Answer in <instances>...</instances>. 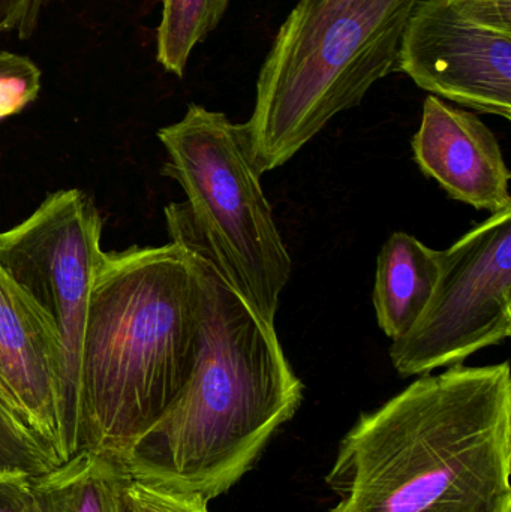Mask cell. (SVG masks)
I'll return each mask as SVG.
<instances>
[{
	"mask_svg": "<svg viewBox=\"0 0 511 512\" xmlns=\"http://www.w3.org/2000/svg\"><path fill=\"white\" fill-rule=\"evenodd\" d=\"M161 174L179 183L195 224L261 316L275 325L293 261L246 143L242 125L191 104L158 131Z\"/></svg>",
	"mask_w": 511,
	"mask_h": 512,
	"instance_id": "5",
	"label": "cell"
},
{
	"mask_svg": "<svg viewBox=\"0 0 511 512\" xmlns=\"http://www.w3.org/2000/svg\"><path fill=\"white\" fill-rule=\"evenodd\" d=\"M441 270V252L407 233L389 237L377 259L374 307L377 321L395 342L408 333L431 300Z\"/></svg>",
	"mask_w": 511,
	"mask_h": 512,
	"instance_id": "11",
	"label": "cell"
},
{
	"mask_svg": "<svg viewBox=\"0 0 511 512\" xmlns=\"http://www.w3.org/2000/svg\"><path fill=\"white\" fill-rule=\"evenodd\" d=\"M0 390L60 463L68 462L62 349L36 304L0 267Z\"/></svg>",
	"mask_w": 511,
	"mask_h": 512,
	"instance_id": "9",
	"label": "cell"
},
{
	"mask_svg": "<svg viewBox=\"0 0 511 512\" xmlns=\"http://www.w3.org/2000/svg\"><path fill=\"white\" fill-rule=\"evenodd\" d=\"M411 144L422 173L453 200L492 215L511 209V174L503 150L476 114L429 95Z\"/></svg>",
	"mask_w": 511,
	"mask_h": 512,
	"instance_id": "10",
	"label": "cell"
},
{
	"mask_svg": "<svg viewBox=\"0 0 511 512\" xmlns=\"http://www.w3.org/2000/svg\"><path fill=\"white\" fill-rule=\"evenodd\" d=\"M230 0H162L156 59L182 78L192 50L221 23Z\"/></svg>",
	"mask_w": 511,
	"mask_h": 512,
	"instance_id": "13",
	"label": "cell"
},
{
	"mask_svg": "<svg viewBox=\"0 0 511 512\" xmlns=\"http://www.w3.org/2000/svg\"><path fill=\"white\" fill-rule=\"evenodd\" d=\"M510 363L423 375L339 442L329 512H511Z\"/></svg>",
	"mask_w": 511,
	"mask_h": 512,
	"instance_id": "2",
	"label": "cell"
},
{
	"mask_svg": "<svg viewBox=\"0 0 511 512\" xmlns=\"http://www.w3.org/2000/svg\"><path fill=\"white\" fill-rule=\"evenodd\" d=\"M396 69L420 89L511 119V0H422Z\"/></svg>",
	"mask_w": 511,
	"mask_h": 512,
	"instance_id": "8",
	"label": "cell"
},
{
	"mask_svg": "<svg viewBox=\"0 0 511 512\" xmlns=\"http://www.w3.org/2000/svg\"><path fill=\"white\" fill-rule=\"evenodd\" d=\"M35 480L26 474L0 472V512H48Z\"/></svg>",
	"mask_w": 511,
	"mask_h": 512,
	"instance_id": "16",
	"label": "cell"
},
{
	"mask_svg": "<svg viewBox=\"0 0 511 512\" xmlns=\"http://www.w3.org/2000/svg\"><path fill=\"white\" fill-rule=\"evenodd\" d=\"M422 0H299L261 66L243 123L258 173L287 164L339 113L395 71Z\"/></svg>",
	"mask_w": 511,
	"mask_h": 512,
	"instance_id": "4",
	"label": "cell"
},
{
	"mask_svg": "<svg viewBox=\"0 0 511 512\" xmlns=\"http://www.w3.org/2000/svg\"><path fill=\"white\" fill-rule=\"evenodd\" d=\"M41 92V71L21 54L0 51V120L32 104Z\"/></svg>",
	"mask_w": 511,
	"mask_h": 512,
	"instance_id": "14",
	"label": "cell"
},
{
	"mask_svg": "<svg viewBox=\"0 0 511 512\" xmlns=\"http://www.w3.org/2000/svg\"><path fill=\"white\" fill-rule=\"evenodd\" d=\"M120 512H212L197 493H177L129 478L120 495Z\"/></svg>",
	"mask_w": 511,
	"mask_h": 512,
	"instance_id": "15",
	"label": "cell"
},
{
	"mask_svg": "<svg viewBox=\"0 0 511 512\" xmlns=\"http://www.w3.org/2000/svg\"><path fill=\"white\" fill-rule=\"evenodd\" d=\"M47 0H0V33L15 32L21 39L35 32Z\"/></svg>",
	"mask_w": 511,
	"mask_h": 512,
	"instance_id": "17",
	"label": "cell"
},
{
	"mask_svg": "<svg viewBox=\"0 0 511 512\" xmlns=\"http://www.w3.org/2000/svg\"><path fill=\"white\" fill-rule=\"evenodd\" d=\"M200 288V352L176 402L120 456L132 480L207 501L252 471L305 397L275 325L246 298L188 204L165 207Z\"/></svg>",
	"mask_w": 511,
	"mask_h": 512,
	"instance_id": "1",
	"label": "cell"
},
{
	"mask_svg": "<svg viewBox=\"0 0 511 512\" xmlns=\"http://www.w3.org/2000/svg\"><path fill=\"white\" fill-rule=\"evenodd\" d=\"M131 475L108 451H81L35 484L48 512H120V495Z\"/></svg>",
	"mask_w": 511,
	"mask_h": 512,
	"instance_id": "12",
	"label": "cell"
},
{
	"mask_svg": "<svg viewBox=\"0 0 511 512\" xmlns=\"http://www.w3.org/2000/svg\"><path fill=\"white\" fill-rule=\"evenodd\" d=\"M200 352V288L185 249L104 252L81 358L83 451L122 456L176 402Z\"/></svg>",
	"mask_w": 511,
	"mask_h": 512,
	"instance_id": "3",
	"label": "cell"
},
{
	"mask_svg": "<svg viewBox=\"0 0 511 512\" xmlns=\"http://www.w3.org/2000/svg\"><path fill=\"white\" fill-rule=\"evenodd\" d=\"M511 334V209L491 215L441 252L431 300L390 358L404 378L461 366Z\"/></svg>",
	"mask_w": 511,
	"mask_h": 512,
	"instance_id": "7",
	"label": "cell"
},
{
	"mask_svg": "<svg viewBox=\"0 0 511 512\" xmlns=\"http://www.w3.org/2000/svg\"><path fill=\"white\" fill-rule=\"evenodd\" d=\"M102 219L80 189L47 195L0 233V267L36 304L62 349L63 423L69 459L83 451L81 358L90 289L101 262Z\"/></svg>",
	"mask_w": 511,
	"mask_h": 512,
	"instance_id": "6",
	"label": "cell"
}]
</instances>
